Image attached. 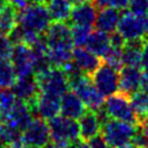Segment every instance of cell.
Returning a JSON list of instances; mask_svg holds the SVG:
<instances>
[{
    "mask_svg": "<svg viewBox=\"0 0 148 148\" xmlns=\"http://www.w3.org/2000/svg\"><path fill=\"white\" fill-rule=\"evenodd\" d=\"M138 126L108 118L102 123L101 133L104 141L111 148H132V136Z\"/></svg>",
    "mask_w": 148,
    "mask_h": 148,
    "instance_id": "obj_1",
    "label": "cell"
},
{
    "mask_svg": "<svg viewBox=\"0 0 148 148\" xmlns=\"http://www.w3.org/2000/svg\"><path fill=\"white\" fill-rule=\"evenodd\" d=\"M51 17L45 5L27 3L18 9V24L29 31L44 34L51 23Z\"/></svg>",
    "mask_w": 148,
    "mask_h": 148,
    "instance_id": "obj_2",
    "label": "cell"
},
{
    "mask_svg": "<svg viewBox=\"0 0 148 148\" xmlns=\"http://www.w3.org/2000/svg\"><path fill=\"white\" fill-rule=\"evenodd\" d=\"M103 109L109 118L121 120L135 126H139L138 118L131 105L130 95L117 90L112 95H109L103 103Z\"/></svg>",
    "mask_w": 148,
    "mask_h": 148,
    "instance_id": "obj_3",
    "label": "cell"
},
{
    "mask_svg": "<svg viewBox=\"0 0 148 148\" xmlns=\"http://www.w3.org/2000/svg\"><path fill=\"white\" fill-rule=\"evenodd\" d=\"M34 77L40 92L60 97L69 89L68 80L61 67H50L43 72L35 73Z\"/></svg>",
    "mask_w": 148,
    "mask_h": 148,
    "instance_id": "obj_4",
    "label": "cell"
},
{
    "mask_svg": "<svg viewBox=\"0 0 148 148\" xmlns=\"http://www.w3.org/2000/svg\"><path fill=\"white\" fill-rule=\"evenodd\" d=\"M69 89L73 90L88 109L98 110L103 106L104 96L96 89L90 77L86 74H81L76 79L68 82Z\"/></svg>",
    "mask_w": 148,
    "mask_h": 148,
    "instance_id": "obj_5",
    "label": "cell"
},
{
    "mask_svg": "<svg viewBox=\"0 0 148 148\" xmlns=\"http://www.w3.org/2000/svg\"><path fill=\"white\" fill-rule=\"evenodd\" d=\"M117 31L125 38V40H133L138 38H147L148 35V15L138 16L126 10L120 15L117 24Z\"/></svg>",
    "mask_w": 148,
    "mask_h": 148,
    "instance_id": "obj_6",
    "label": "cell"
},
{
    "mask_svg": "<svg viewBox=\"0 0 148 148\" xmlns=\"http://www.w3.org/2000/svg\"><path fill=\"white\" fill-rule=\"evenodd\" d=\"M96 89L105 97L119 90V71L102 61L101 65L89 75Z\"/></svg>",
    "mask_w": 148,
    "mask_h": 148,
    "instance_id": "obj_7",
    "label": "cell"
},
{
    "mask_svg": "<svg viewBox=\"0 0 148 148\" xmlns=\"http://www.w3.org/2000/svg\"><path fill=\"white\" fill-rule=\"evenodd\" d=\"M50 135L52 139L73 143L80 139V128L76 119L65 116H56L47 121Z\"/></svg>",
    "mask_w": 148,
    "mask_h": 148,
    "instance_id": "obj_8",
    "label": "cell"
},
{
    "mask_svg": "<svg viewBox=\"0 0 148 148\" xmlns=\"http://www.w3.org/2000/svg\"><path fill=\"white\" fill-rule=\"evenodd\" d=\"M47 121L40 117L32 118L21 133V141L27 147H43L50 140Z\"/></svg>",
    "mask_w": 148,
    "mask_h": 148,
    "instance_id": "obj_9",
    "label": "cell"
},
{
    "mask_svg": "<svg viewBox=\"0 0 148 148\" xmlns=\"http://www.w3.org/2000/svg\"><path fill=\"white\" fill-rule=\"evenodd\" d=\"M10 61L17 77L34 75V56L29 45L15 44Z\"/></svg>",
    "mask_w": 148,
    "mask_h": 148,
    "instance_id": "obj_10",
    "label": "cell"
},
{
    "mask_svg": "<svg viewBox=\"0 0 148 148\" xmlns=\"http://www.w3.org/2000/svg\"><path fill=\"white\" fill-rule=\"evenodd\" d=\"M47 47H65L73 49L71 27L65 22H52L45 31Z\"/></svg>",
    "mask_w": 148,
    "mask_h": 148,
    "instance_id": "obj_11",
    "label": "cell"
},
{
    "mask_svg": "<svg viewBox=\"0 0 148 148\" xmlns=\"http://www.w3.org/2000/svg\"><path fill=\"white\" fill-rule=\"evenodd\" d=\"M34 117H40L45 120H49L60 112V97L39 92L36 101L29 105Z\"/></svg>",
    "mask_w": 148,
    "mask_h": 148,
    "instance_id": "obj_12",
    "label": "cell"
},
{
    "mask_svg": "<svg viewBox=\"0 0 148 148\" xmlns=\"http://www.w3.org/2000/svg\"><path fill=\"white\" fill-rule=\"evenodd\" d=\"M32 118H34V114H32L28 103L16 98L12 110L9 111V113L2 121L22 133V131L32 120Z\"/></svg>",
    "mask_w": 148,
    "mask_h": 148,
    "instance_id": "obj_13",
    "label": "cell"
},
{
    "mask_svg": "<svg viewBox=\"0 0 148 148\" xmlns=\"http://www.w3.org/2000/svg\"><path fill=\"white\" fill-rule=\"evenodd\" d=\"M12 88H13L12 91L14 92L15 97L17 99L24 101L29 105L32 104L36 101L37 96L40 92V90L38 88V84L36 82L34 75L17 77L16 82L14 83V86Z\"/></svg>",
    "mask_w": 148,
    "mask_h": 148,
    "instance_id": "obj_14",
    "label": "cell"
},
{
    "mask_svg": "<svg viewBox=\"0 0 148 148\" xmlns=\"http://www.w3.org/2000/svg\"><path fill=\"white\" fill-rule=\"evenodd\" d=\"M97 9L94 3L87 1L81 5H76L72 7L71 15L68 17V24L71 25H83V27H92L95 23Z\"/></svg>",
    "mask_w": 148,
    "mask_h": 148,
    "instance_id": "obj_15",
    "label": "cell"
},
{
    "mask_svg": "<svg viewBox=\"0 0 148 148\" xmlns=\"http://www.w3.org/2000/svg\"><path fill=\"white\" fill-rule=\"evenodd\" d=\"M72 60L73 62L79 67V69L86 74L90 75L103 61L99 57L94 54L88 49H84L83 46H76L72 51Z\"/></svg>",
    "mask_w": 148,
    "mask_h": 148,
    "instance_id": "obj_16",
    "label": "cell"
},
{
    "mask_svg": "<svg viewBox=\"0 0 148 148\" xmlns=\"http://www.w3.org/2000/svg\"><path fill=\"white\" fill-rule=\"evenodd\" d=\"M141 75L140 67L135 66H123L119 69V90L131 95L141 88Z\"/></svg>",
    "mask_w": 148,
    "mask_h": 148,
    "instance_id": "obj_17",
    "label": "cell"
},
{
    "mask_svg": "<svg viewBox=\"0 0 148 148\" xmlns=\"http://www.w3.org/2000/svg\"><path fill=\"white\" fill-rule=\"evenodd\" d=\"M79 128H80V139L89 141L101 133V120L95 110H86L79 118Z\"/></svg>",
    "mask_w": 148,
    "mask_h": 148,
    "instance_id": "obj_18",
    "label": "cell"
},
{
    "mask_svg": "<svg viewBox=\"0 0 148 148\" xmlns=\"http://www.w3.org/2000/svg\"><path fill=\"white\" fill-rule=\"evenodd\" d=\"M86 110L87 106L73 90L68 89L60 96V112L62 116L79 119Z\"/></svg>",
    "mask_w": 148,
    "mask_h": 148,
    "instance_id": "obj_19",
    "label": "cell"
},
{
    "mask_svg": "<svg viewBox=\"0 0 148 148\" xmlns=\"http://www.w3.org/2000/svg\"><path fill=\"white\" fill-rule=\"evenodd\" d=\"M120 12L117 8L113 7H104L102 9H98V13L96 14L95 23L97 30L104 31V32H112L117 29V24L120 18Z\"/></svg>",
    "mask_w": 148,
    "mask_h": 148,
    "instance_id": "obj_20",
    "label": "cell"
},
{
    "mask_svg": "<svg viewBox=\"0 0 148 148\" xmlns=\"http://www.w3.org/2000/svg\"><path fill=\"white\" fill-rule=\"evenodd\" d=\"M147 38H138L133 40H126L121 49L123 66L141 67V52Z\"/></svg>",
    "mask_w": 148,
    "mask_h": 148,
    "instance_id": "obj_21",
    "label": "cell"
},
{
    "mask_svg": "<svg viewBox=\"0 0 148 148\" xmlns=\"http://www.w3.org/2000/svg\"><path fill=\"white\" fill-rule=\"evenodd\" d=\"M86 46L94 54H96L99 58H103L111 47L109 34L97 30V29H96V31H91L88 37Z\"/></svg>",
    "mask_w": 148,
    "mask_h": 148,
    "instance_id": "obj_22",
    "label": "cell"
},
{
    "mask_svg": "<svg viewBox=\"0 0 148 148\" xmlns=\"http://www.w3.org/2000/svg\"><path fill=\"white\" fill-rule=\"evenodd\" d=\"M18 23V8L7 1L0 7V34L7 35Z\"/></svg>",
    "mask_w": 148,
    "mask_h": 148,
    "instance_id": "obj_23",
    "label": "cell"
},
{
    "mask_svg": "<svg viewBox=\"0 0 148 148\" xmlns=\"http://www.w3.org/2000/svg\"><path fill=\"white\" fill-rule=\"evenodd\" d=\"M46 5L52 22H66L73 7L69 0H49Z\"/></svg>",
    "mask_w": 148,
    "mask_h": 148,
    "instance_id": "obj_24",
    "label": "cell"
},
{
    "mask_svg": "<svg viewBox=\"0 0 148 148\" xmlns=\"http://www.w3.org/2000/svg\"><path fill=\"white\" fill-rule=\"evenodd\" d=\"M130 101L134 114L140 124L148 113V91L139 89L130 95Z\"/></svg>",
    "mask_w": 148,
    "mask_h": 148,
    "instance_id": "obj_25",
    "label": "cell"
},
{
    "mask_svg": "<svg viewBox=\"0 0 148 148\" xmlns=\"http://www.w3.org/2000/svg\"><path fill=\"white\" fill-rule=\"evenodd\" d=\"M17 76L9 59H0V88L10 89L16 82Z\"/></svg>",
    "mask_w": 148,
    "mask_h": 148,
    "instance_id": "obj_26",
    "label": "cell"
},
{
    "mask_svg": "<svg viewBox=\"0 0 148 148\" xmlns=\"http://www.w3.org/2000/svg\"><path fill=\"white\" fill-rule=\"evenodd\" d=\"M90 32H91L90 27L72 25L71 27V35H72L73 44L75 46H86Z\"/></svg>",
    "mask_w": 148,
    "mask_h": 148,
    "instance_id": "obj_27",
    "label": "cell"
},
{
    "mask_svg": "<svg viewBox=\"0 0 148 148\" xmlns=\"http://www.w3.org/2000/svg\"><path fill=\"white\" fill-rule=\"evenodd\" d=\"M104 62L112 66L117 71H119L123 67V60H121V49L110 47V50L106 52V54L103 57Z\"/></svg>",
    "mask_w": 148,
    "mask_h": 148,
    "instance_id": "obj_28",
    "label": "cell"
},
{
    "mask_svg": "<svg viewBox=\"0 0 148 148\" xmlns=\"http://www.w3.org/2000/svg\"><path fill=\"white\" fill-rule=\"evenodd\" d=\"M127 8L134 15H146L148 14V0H130Z\"/></svg>",
    "mask_w": 148,
    "mask_h": 148,
    "instance_id": "obj_29",
    "label": "cell"
},
{
    "mask_svg": "<svg viewBox=\"0 0 148 148\" xmlns=\"http://www.w3.org/2000/svg\"><path fill=\"white\" fill-rule=\"evenodd\" d=\"M14 44L7 35L0 34V59H9L12 57Z\"/></svg>",
    "mask_w": 148,
    "mask_h": 148,
    "instance_id": "obj_30",
    "label": "cell"
},
{
    "mask_svg": "<svg viewBox=\"0 0 148 148\" xmlns=\"http://www.w3.org/2000/svg\"><path fill=\"white\" fill-rule=\"evenodd\" d=\"M109 38H110V45H111V47L123 49V46H124L125 43H126L125 38H124L118 31H116V30L112 31V32H110Z\"/></svg>",
    "mask_w": 148,
    "mask_h": 148,
    "instance_id": "obj_31",
    "label": "cell"
},
{
    "mask_svg": "<svg viewBox=\"0 0 148 148\" xmlns=\"http://www.w3.org/2000/svg\"><path fill=\"white\" fill-rule=\"evenodd\" d=\"M71 145L72 143H69L67 141L52 139V140H49L42 148H71Z\"/></svg>",
    "mask_w": 148,
    "mask_h": 148,
    "instance_id": "obj_32",
    "label": "cell"
},
{
    "mask_svg": "<svg viewBox=\"0 0 148 148\" xmlns=\"http://www.w3.org/2000/svg\"><path fill=\"white\" fill-rule=\"evenodd\" d=\"M88 143H89V147L90 148H111L105 141H104V139L102 138V135H96L95 138H92V139H90L89 141H88Z\"/></svg>",
    "mask_w": 148,
    "mask_h": 148,
    "instance_id": "obj_33",
    "label": "cell"
},
{
    "mask_svg": "<svg viewBox=\"0 0 148 148\" xmlns=\"http://www.w3.org/2000/svg\"><path fill=\"white\" fill-rule=\"evenodd\" d=\"M130 0H106V3L109 7H113L117 9H126L128 6Z\"/></svg>",
    "mask_w": 148,
    "mask_h": 148,
    "instance_id": "obj_34",
    "label": "cell"
},
{
    "mask_svg": "<svg viewBox=\"0 0 148 148\" xmlns=\"http://www.w3.org/2000/svg\"><path fill=\"white\" fill-rule=\"evenodd\" d=\"M141 67L148 69V40L145 42L141 52Z\"/></svg>",
    "mask_w": 148,
    "mask_h": 148,
    "instance_id": "obj_35",
    "label": "cell"
},
{
    "mask_svg": "<svg viewBox=\"0 0 148 148\" xmlns=\"http://www.w3.org/2000/svg\"><path fill=\"white\" fill-rule=\"evenodd\" d=\"M145 91H148V69H145L141 75V88Z\"/></svg>",
    "mask_w": 148,
    "mask_h": 148,
    "instance_id": "obj_36",
    "label": "cell"
},
{
    "mask_svg": "<svg viewBox=\"0 0 148 148\" xmlns=\"http://www.w3.org/2000/svg\"><path fill=\"white\" fill-rule=\"evenodd\" d=\"M71 148H90V147H89V143L87 141L79 139L77 141H75L71 145Z\"/></svg>",
    "mask_w": 148,
    "mask_h": 148,
    "instance_id": "obj_37",
    "label": "cell"
},
{
    "mask_svg": "<svg viewBox=\"0 0 148 148\" xmlns=\"http://www.w3.org/2000/svg\"><path fill=\"white\" fill-rule=\"evenodd\" d=\"M139 127L141 128V131L143 132V134L148 138V113H147V116L143 118V120L139 124Z\"/></svg>",
    "mask_w": 148,
    "mask_h": 148,
    "instance_id": "obj_38",
    "label": "cell"
},
{
    "mask_svg": "<svg viewBox=\"0 0 148 148\" xmlns=\"http://www.w3.org/2000/svg\"><path fill=\"white\" fill-rule=\"evenodd\" d=\"M6 148H27V146L20 140V141H15V142H12L9 143Z\"/></svg>",
    "mask_w": 148,
    "mask_h": 148,
    "instance_id": "obj_39",
    "label": "cell"
},
{
    "mask_svg": "<svg viewBox=\"0 0 148 148\" xmlns=\"http://www.w3.org/2000/svg\"><path fill=\"white\" fill-rule=\"evenodd\" d=\"M8 1L12 2L13 5H15L18 9L22 8V7H24V6L27 5V0H8Z\"/></svg>",
    "mask_w": 148,
    "mask_h": 148,
    "instance_id": "obj_40",
    "label": "cell"
},
{
    "mask_svg": "<svg viewBox=\"0 0 148 148\" xmlns=\"http://www.w3.org/2000/svg\"><path fill=\"white\" fill-rule=\"evenodd\" d=\"M49 0H27V3H42V5H46Z\"/></svg>",
    "mask_w": 148,
    "mask_h": 148,
    "instance_id": "obj_41",
    "label": "cell"
},
{
    "mask_svg": "<svg viewBox=\"0 0 148 148\" xmlns=\"http://www.w3.org/2000/svg\"><path fill=\"white\" fill-rule=\"evenodd\" d=\"M87 1H90V0H69V2L72 3V6H76V5H81V3H84Z\"/></svg>",
    "mask_w": 148,
    "mask_h": 148,
    "instance_id": "obj_42",
    "label": "cell"
},
{
    "mask_svg": "<svg viewBox=\"0 0 148 148\" xmlns=\"http://www.w3.org/2000/svg\"><path fill=\"white\" fill-rule=\"evenodd\" d=\"M7 1H8V0H0V7H1L2 5H5Z\"/></svg>",
    "mask_w": 148,
    "mask_h": 148,
    "instance_id": "obj_43",
    "label": "cell"
},
{
    "mask_svg": "<svg viewBox=\"0 0 148 148\" xmlns=\"http://www.w3.org/2000/svg\"><path fill=\"white\" fill-rule=\"evenodd\" d=\"M27 148H42V147H34L32 146V147H27Z\"/></svg>",
    "mask_w": 148,
    "mask_h": 148,
    "instance_id": "obj_44",
    "label": "cell"
},
{
    "mask_svg": "<svg viewBox=\"0 0 148 148\" xmlns=\"http://www.w3.org/2000/svg\"><path fill=\"white\" fill-rule=\"evenodd\" d=\"M147 37H148V35H147ZM147 40H148V39H147Z\"/></svg>",
    "mask_w": 148,
    "mask_h": 148,
    "instance_id": "obj_45",
    "label": "cell"
}]
</instances>
